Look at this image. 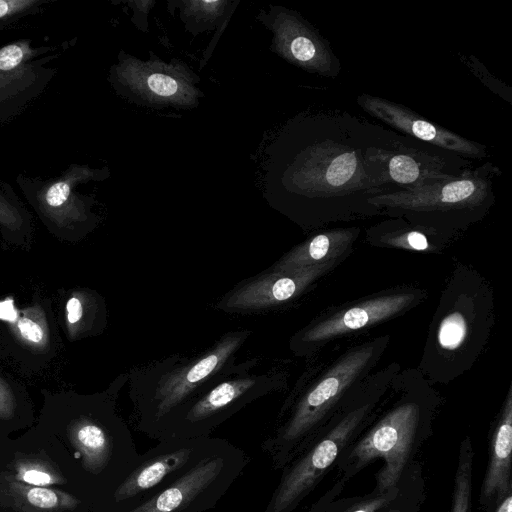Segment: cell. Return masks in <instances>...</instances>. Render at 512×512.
<instances>
[{
  "label": "cell",
  "mask_w": 512,
  "mask_h": 512,
  "mask_svg": "<svg viewBox=\"0 0 512 512\" xmlns=\"http://www.w3.org/2000/svg\"><path fill=\"white\" fill-rule=\"evenodd\" d=\"M57 0H0V30L20 19L40 13Z\"/></svg>",
  "instance_id": "cb8c5ba5"
},
{
  "label": "cell",
  "mask_w": 512,
  "mask_h": 512,
  "mask_svg": "<svg viewBox=\"0 0 512 512\" xmlns=\"http://www.w3.org/2000/svg\"><path fill=\"white\" fill-rule=\"evenodd\" d=\"M100 177L97 169L71 164L60 175L46 179L19 173L16 183L46 224L57 230H76L91 221L90 200L77 188Z\"/></svg>",
  "instance_id": "30bf717a"
},
{
  "label": "cell",
  "mask_w": 512,
  "mask_h": 512,
  "mask_svg": "<svg viewBox=\"0 0 512 512\" xmlns=\"http://www.w3.org/2000/svg\"><path fill=\"white\" fill-rule=\"evenodd\" d=\"M389 341L383 336L353 347L337 359L298 398L283 405L274 428L261 449L275 469H282L309 443L329 410L358 382L368 376Z\"/></svg>",
  "instance_id": "277c9868"
},
{
  "label": "cell",
  "mask_w": 512,
  "mask_h": 512,
  "mask_svg": "<svg viewBox=\"0 0 512 512\" xmlns=\"http://www.w3.org/2000/svg\"><path fill=\"white\" fill-rule=\"evenodd\" d=\"M27 499L35 507L50 509L58 505V495L51 489L35 487L27 492Z\"/></svg>",
  "instance_id": "4316f807"
},
{
  "label": "cell",
  "mask_w": 512,
  "mask_h": 512,
  "mask_svg": "<svg viewBox=\"0 0 512 512\" xmlns=\"http://www.w3.org/2000/svg\"><path fill=\"white\" fill-rule=\"evenodd\" d=\"M12 408V396L5 384L0 381V415L9 414Z\"/></svg>",
  "instance_id": "f1b7e54d"
},
{
  "label": "cell",
  "mask_w": 512,
  "mask_h": 512,
  "mask_svg": "<svg viewBox=\"0 0 512 512\" xmlns=\"http://www.w3.org/2000/svg\"><path fill=\"white\" fill-rule=\"evenodd\" d=\"M22 315L16 314L14 324L17 335L28 345L42 347L48 340V329L44 316L36 309L23 310Z\"/></svg>",
  "instance_id": "603a6c76"
},
{
  "label": "cell",
  "mask_w": 512,
  "mask_h": 512,
  "mask_svg": "<svg viewBox=\"0 0 512 512\" xmlns=\"http://www.w3.org/2000/svg\"><path fill=\"white\" fill-rule=\"evenodd\" d=\"M423 292L405 290L381 294L329 316L316 319L290 339L294 354L306 356L335 337L361 330L389 319L414 306L423 298Z\"/></svg>",
  "instance_id": "4fadbf2b"
},
{
  "label": "cell",
  "mask_w": 512,
  "mask_h": 512,
  "mask_svg": "<svg viewBox=\"0 0 512 512\" xmlns=\"http://www.w3.org/2000/svg\"><path fill=\"white\" fill-rule=\"evenodd\" d=\"M501 171L491 161L450 179L410 191L379 194L369 204L389 217L449 239L482 220L496 201L495 179Z\"/></svg>",
  "instance_id": "3957f363"
},
{
  "label": "cell",
  "mask_w": 512,
  "mask_h": 512,
  "mask_svg": "<svg viewBox=\"0 0 512 512\" xmlns=\"http://www.w3.org/2000/svg\"><path fill=\"white\" fill-rule=\"evenodd\" d=\"M386 501L384 497L372 499L364 504H361L360 507L356 508L352 512H375L378 510Z\"/></svg>",
  "instance_id": "f546056e"
},
{
  "label": "cell",
  "mask_w": 512,
  "mask_h": 512,
  "mask_svg": "<svg viewBox=\"0 0 512 512\" xmlns=\"http://www.w3.org/2000/svg\"><path fill=\"white\" fill-rule=\"evenodd\" d=\"M360 232L359 227L320 231L284 254L271 268L294 270L332 261H342L352 251Z\"/></svg>",
  "instance_id": "ac0fdd59"
},
{
  "label": "cell",
  "mask_w": 512,
  "mask_h": 512,
  "mask_svg": "<svg viewBox=\"0 0 512 512\" xmlns=\"http://www.w3.org/2000/svg\"><path fill=\"white\" fill-rule=\"evenodd\" d=\"M472 167V160L396 132L383 160L386 193L450 180Z\"/></svg>",
  "instance_id": "8fae6325"
},
{
  "label": "cell",
  "mask_w": 512,
  "mask_h": 512,
  "mask_svg": "<svg viewBox=\"0 0 512 512\" xmlns=\"http://www.w3.org/2000/svg\"><path fill=\"white\" fill-rule=\"evenodd\" d=\"M479 295L462 292L451 302L448 314L442 315L432 333V356H442L449 363H456V356H464V348L472 343L473 325L480 324V307L476 306Z\"/></svg>",
  "instance_id": "e0dca14e"
},
{
  "label": "cell",
  "mask_w": 512,
  "mask_h": 512,
  "mask_svg": "<svg viewBox=\"0 0 512 512\" xmlns=\"http://www.w3.org/2000/svg\"><path fill=\"white\" fill-rule=\"evenodd\" d=\"M85 317V303L80 295H73L66 304V319L69 330L74 332Z\"/></svg>",
  "instance_id": "484cf974"
},
{
  "label": "cell",
  "mask_w": 512,
  "mask_h": 512,
  "mask_svg": "<svg viewBox=\"0 0 512 512\" xmlns=\"http://www.w3.org/2000/svg\"><path fill=\"white\" fill-rule=\"evenodd\" d=\"M226 441L211 436L159 441L140 454L133 469L107 500V512H124L135 507L218 451Z\"/></svg>",
  "instance_id": "52a82bcc"
},
{
  "label": "cell",
  "mask_w": 512,
  "mask_h": 512,
  "mask_svg": "<svg viewBox=\"0 0 512 512\" xmlns=\"http://www.w3.org/2000/svg\"><path fill=\"white\" fill-rule=\"evenodd\" d=\"M248 462L246 453L227 440L218 451L124 512H205L213 509Z\"/></svg>",
  "instance_id": "8992f818"
},
{
  "label": "cell",
  "mask_w": 512,
  "mask_h": 512,
  "mask_svg": "<svg viewBox=\"0 0 512 512\" xmlns=\"http://www.w3.org/2000/svg\"><path fill=\"white\" fill-rule=\"evenodd\" d=\"M19 478L22 481L28 484L36 485L37 487L48 485L54 482L50 474L37 469L25 470L19 474Z\"/></svg>",
  "instance_id": "83f0119b"
},
{
  "label": "cell",
  "mask_w": 512,
  "mask_h": 512,
  "mask_svg": "<svg viewBox=\"0 0 512 512\" xmlns=\"http://www.w3.org/2000/svg\"><path fill=\"white\" fill-rule=\"evenodd\" d=\"M495 512H512V495L505 496Z\"/></svg>",
  "instance_id": "4dcf8cb0"
},
{
  "label": "cell",
  "mask_w": 512,
  "mask_h": 512,
  "mask_svg": "<svg viewBox=\"0 0 512 512\" xmlns=\"http://www.w3.org/2000/svg\"><path fill=\"white\" fill-rule=\"evenodd\" d=\"M378 398L369 399L352 409L321 441L307 451H301L288 462L282 468L279 484L263 512H292L333 463Z\"/></svg>",
  "instance_id": "9c48e42d"
},
{
  "label": "cell",
  "mask_w": 512,
  "mask_h": 512,
  "mask_svg": "<svg viewBox=\"0 0 512 512\" xmlns=\"http://www.w3.org/2000/svg\"><path fill=\"white\" fill-rule=\"evenodd\" d=\"M29 224V214L13 187L0 180V228L9 233H23Z\"/></svg>",
  "instance_id": "44dd1931"
},
{
  "label": "cell",
  "mask_w": 512,
  "mask_h": 512,
  "mask_svg": "<svg viewBox=\"0 0 512 512\" xmlns=\"http://www.w3.org/2000/svg\"><path fill=\"white\" fill-rule=\"evenodd\" d=\"M251 335L249 329L229 331L193 355H171L128 372L135 429L150 437L166 415L230 373Z\"/></svg>",
  "instance_id": "7a4b0ae2"
},
{
  "label": "cell",
  "mask_w": 512,
  "mask_h": 512,
  "mask_svg": "<svg viewBox=\"0 0 512 512\" xmlns=\"http://www.w3.org/2000/svg\"><path fill=\"white\" fill-rule=\"evenodd\" d=\"M285 171L288 210L305 228L382 215L369 199L386 193L383 160L396 131L347 111L296 120Z\"/></svg>",
  "instance_id": "6da1fadb"
},
{
  "label": "cell",
  "mask_w": 512,
  "mask_h": 512,
  "mask_svg": "<svg viewBox=\"0 0 512 512\" xmlns=\"http://www.w3.org/2000/svg\"><path fill=\"white\" fill-rule=\"evenodd\" d=\"M421 410L409 401L387 413L355 446L349 460L352 471L362 468L375 458L385 466L377 476L380 491L392 488L398 481L409 456Z\"/></svg>",
  "instance_id": "7c38bea8"
},
{
  "label": "cell",
  "mask_w": 512,
  "mask_h": 512,
  "mask_svg": "<svg viewBox=\"0 0 512 512\" xmlns=\"http://www.w3.org/2000/svg\"><path fill=\"white\" fill-rule=\"evenodd\" d=\"M339 262L332 261L294 270H276L270 267L237 284L218 300L216 308L227 313H256L280 307L303 294Z\"/></svg>",
  "instance_id": "5bb4252c"
},
{
  "label": "cell",
  "mask_w": 512,
  "mask_h": 512,
  "mask_svg": "<svg viewBox=\"0 0 512 512\" xmlns=\"http://www.w3.org/2000/svg\"><path fill=\"white\" fill-rule=\"evenodd\" d=\"M512 451V389L508 394L495 428L491 443L488 468L481 491L482 503L501 501L511 493Z\"/></svg>",
  "instance_id": "d6986e66"
},
{
  "label": "cell",
  "mask_w": 512,
  "mask_h": 512,
  "mask_svg": "<svg viewBox=\"0 0 512 512\" xmlns=\"http://www.w3.org/2000/svg\"><path fill=\"white\" fill-rule=\"evenodd\" d=\"M286 381V373L278 364L264 367L260 357L239 362L230 373L166 415L150 438L163 441L209 437L246 405L283 389Z\"/></svg>",
  "instance_id": "5b68a950"
},
{
  "label": "cell",
  "mask_w": 512,
  "mask_h": 512,
  "mask_svg": "<svg viewBox=\"0 0 512 512\" xmlns=\"http://www.w3.org/2000/svg\"><path fill=\"white\" fill-rule=\"evenodd\" d=\"M367 241L376 246L434 252L446 244L448 239L412 225L403 218L390 217L367 230Z\"/></svg>",
  "instance_id": "ffe728a7"
},
{
  "label": "cell",
  "mask_w": 512,
  "mask_h": 512,
  "mask_svg": "<svg viewBox=\"0 0 512 512\" xmlns=\"http://www.w3.org/2000/svg\"><path fill=\"white\" fill-rule=\"evenodd\" d=\"M473 450L466 438L460 446L458 467L455 475L452 512H468L472 491Z\"/></svg>",
  "instance_id": "7402d4cb"
},
{
  "label": "cell",
  "mask_w": 512,
  "mask_h": 512,
  "mask_svg": "<svg viewBox=\"0 0 512 512\" xmlns=\"http://www.w3.org/2000/svg\"><path fill=\"white\" fill-rule=\"evenodd\" d=\"M145 85L151 93L161 97H173L179 93L181 88L176 79L160 73L149 75L145 80Z\"/></svg>",
  "instance_id": "d4e9b609"
},
{
  "label": "cell",
  "mask_w": 512,
  "mask_h": 512,
  "mask_svg": "<svg viewBox=\"0 0 512 512\" xmlns=\"http://www.w3.org/2000/svg\"><path fill=\"white\" fill-rule=\"evenodd\" d=\"M60 46H35L23 38L0 47V125L22 114L45 91Z\"/></svg>",
  "instance_id": "ba28073f"
},
{
  "label": "cell",
  "mask_w": 512,
  "mask_h": 512,
  "mask_svg": "<svg viewBox=\"0 0 512 512\" xmlns=\"http://www.w3.org/2000/svg\"><path fill=\"white\" fill-rule=\"evenodd\" d=\"M277 45L281 53L310 73L336 78L341 63L329 41L295 13L282 12L277 19Z\"/></svg>",
  "instance_id": "2e32d148"
},
{
  "label": "cell",
  "mask_w": 512,
  "mask_h": 512,
  "mask_svg": "<svg viewBox=\"0 0 512 512\" xmlns=\"http://www.w3.org/2000/svg\"><path fill=\"white\" fill-rule=\"evenodd\" d=\"M357 104L365 113L388 128L418 141L472 161H479L489 155L485 145L427 120L402 104L366 93L358 95Z\"/></svg>",
  "instance_id": "9a60e30c"
}]
</instances>
